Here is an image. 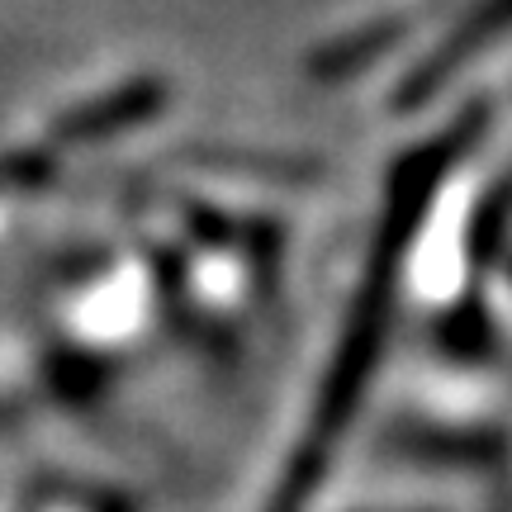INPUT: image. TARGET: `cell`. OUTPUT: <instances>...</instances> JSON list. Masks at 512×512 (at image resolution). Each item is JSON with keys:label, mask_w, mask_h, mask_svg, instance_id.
<instances>
[{"label": "cell", "mask_w": 512, "mask_h": 512, "mask_svg": "<svg viewBox=\"0 0 512 512\" xmlns=\"http://www.w3.org/2000/svg\"><path fill=\"white\" fill-rule=\"evenodd\" d=\"M456 143H460V133H451L446 143L422 147L418 157L403 166L399 185H394V195H389L380 247H375V271H370V280H366V294L356 299V318H351V328H347V342H342L337 361H332L328 394L318 403L313 432H309V441H304L299 460H294L290 479L280 484V498H275L271 512H304L313 479L328 470L332 441L342 437V427H347L356 399L366 394L375 356H380V347H384V318H389V285H394V271L403 266V252H408V242H413V223L422 219L427 195H432V185L441 181V171L451 162V147Z\"/></svg>", "instance_id": "1"}, {"label": "cell", "mask_w": 512, "mask_h": 512, "mask_svg": "<svg viewBox=\"0 0 512 512\" xmlns=\"http://www.w3.org/2000/svg\"><path fill=\"white\" fill-rule=\"evenodd\" d=\"M503 24H512V0H484L475 15H465L451 29V38L441 43L437 53L427 57V62H418V72H413V81L403 86V95H399V105L403 110H413V105H422L432 91H441L451 76L470 62L475 53H484L489 43H494V34L503 29Z\"/></svg>", "instance_id": "2"}]
</instances>
